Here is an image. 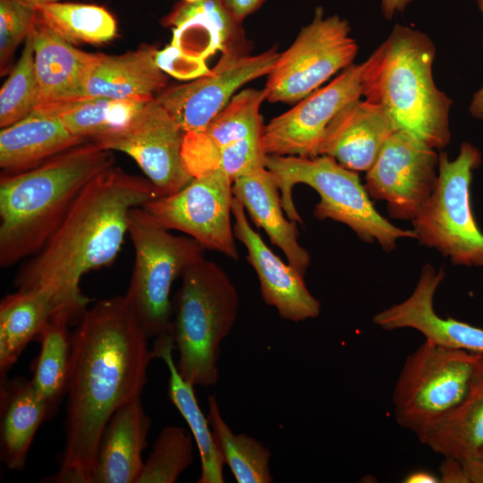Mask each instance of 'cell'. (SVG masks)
Returning <instances> with one entry per match:
<instances>
[{
  "label": "cell",
  "mask_w": 483,
  "mask_h": 483,
  "mask_svg": "<svg viewBox=\"0 0 483 483\" xmlns=\"http://www.w3.org/2000/svg\"><path fill=\"white\" fill-rule=\"evenodd\" d=\"M38 87L35 72L32 30L25 39L21 55L0 90V126L23 119L38 105Z\"/></svg>",
  "instance_id": "obj_36"
},
{
  "label": "cell",
  "mask_w": 483,
  "mask_h": 483,
  "mask_svg": "<svg viewBox=\"0 0 483 483\" xmlns=\"http://www.w3.org/2000/svg\"><path fill=\"white\" fill-rule=\"evenodd\" d=\"M128 234L135 259L124 298L148 338L171 334L174 282L205 248L188 235H174L143 207L131 210Z\"/></svg>",
  "instance_id": "obj_7"
},
{
  "label": "cell",
  "mask_w": 483,
  "mask_h": 483,
  "mask_svg": "<svg viewBox=\"0 0 483 483\" xmlns=\"http://www.w3.org/2000/svg\"><path fill=\"white\" fill-rule=\"evenodd\" d=\"M150 425L140 397L121 406L102 433L90 483H136Z\"/></svg>",
  "instance_id": "obj_19"
},
{
  "label": "cell",
  "mask_w": 483,
  "mask_h": 483,
  "mask_svg": "<svg viewBox=\"0 0 483 483\" xmlns=\"http://www.w3.org/2000/svg\"><path fill=\"white\" fill-rule=\"evenodd\" d=\"M158 197L147 179L110 167L90 180L58 228L14 278L17 289H42L78 324L90 299L80 287L84 275L110 267L126 234L131 210Z\"/></svg>",
  "instance_id": "obj_2"
},
{
  "label": "cell",
  "mask_w": 483,
  "mask_h": 483,
  "mask_svg": "<svg viewBox=\"0 0 483 483\" xmlns=\"http://www.w3.org/2000/svg\"><path fill=\"white\" fill-rule=\"evenodd\" d=\"M114 166L111 150L88 140L30 170L0 179V266L38 252L87 183Z\"/></svg>",
  "instance_id": "obj_3"
},
{
  "label": "cell",
  "mask_w": 483,
  "mask_h": 483,
  "mask_svg": "<svg viewBox=\"0 0 483 483\" xmlns=\"http://www.w3.org/2000/svg\"><path fill=\"white\" fill-rule=\"evenodd\" d=\"M436 47L429 37L396 24L362 63V96L382 106L397 130L406 131L435 149L451 140L452 99L433 79Z\"/></svg>",
  "instance_id": "obj_4"
},
{
  "label": "cell",
  "mask_w": 483,
  "mask_h": 483,
  "mask_svg": "<svg viewBox=\"0 0 483 483\" xmlns=\"http://www.w3.org/2000/svg\"><path fill=\"white\" fill-rule=\"evenodd\" d=\"M25 4L36 6L39 4H50V3H55L59 0H20Z\"/></svg>",
  "instance_id": "obj_45"
},
{
  "label": "cell",
  "mask_w": 483,
  "mask_h": 483,
  "mask_svg": "<svg viewBox=\"0 0 483 483\" xmlns=\"http://www.w3.org/2000/svg\"><path fill=\"white\" fill-rule=\"evenodd\" d=\"M420 443L444 457L460 461L476 458L483 451V354H479L467 394Z\"/></svg>",
  "instance_id": "obj_27"
},
{
  "label": "cell",
  "mask_w": 483,
  "mask_h": 483,
  "mask_svg": "<svg viewBox=\"0 0 483 483\" xmlns=\"http://www.w3.org/2000/svg\"><path fill=\"white\" fill-rule=\"evenodd\" d=\"M52 411L30 380L1 378V461L13 470H21L36 432Z\"/></svg>",
  "instance_id": "obj_24"
},
{
  "label": "cell",
  "mask_w": 483,
  "mask_h": 483,
  "mask_svg": "<svg viewBox=\"0 0 483 483\" xmlns=\"http://www.w3.org/2000/svg\"><path fill=\"white\" fill-rule=\"evenodd\" d=\"M151 99L93 97L50 105L72 135L93 141L126 127Z\"/></svg>",
  "instance_id": "obj_30"
},
{
  "label": "cell",
  "mask_w": 483,
  "mask_h": 483,
  "mask_svg": "<svg viewBox=\"0 0 483 483\" xmlns=\"http://www.w3.org/2000/svg\"><path fill=\"white\" fill-rule=\"evenodd\" d=\"M222 53L209 74L169 88L156 97L184 132L204 130L239 88L268 75L279 56L275 48L250 55L241 53L233 45Z\"/></svg>",
  "instance_id": "obj_15"
},
{
  "label": "cell",
  "mask_w": 483,
  "mask_h": 483,
  "mask_svg": "<svg viewBox=\"0 0 483 483\" xmlns=\"http://www.w3.org/2000/svg\"><path fill=\"white\" fill-rule=\"evenodd\" d=\"M481 161L480 151L469 142L453 160L441 152L436 187L411 220L416 239L454 265L483 266V233L470 199L473 171Z\"/></svg>",
  "instance_id": "obj_8"
},
{
  "label": "cell",
  "mask_w": 483,
  "mask_h": 483,
  "mask_svg": "<svg viewBox=\"0 0 483 483\" xmlns=\"http://www.w3.org/2000/svg\"><path fill=\"white\" fill-rule=\"evenodd\" d=\"M56 313L64 312L60 309L53 294L42 289H17L1 300V378L6 377L25 347L30 341L38 338L47 323Z\"/></svg>",
  "instance_id": "obj_26"
},
{
  "label": "cell",
  "mask_w": 483,
  "mask_h": 483,
  "mask_svg": "<svg viewBox=\"0 0 483 483\" xmlns=\"http://www.w3.org/2000/svg\"><path fill=\"white\" fill-rule=\"evenodd\" d=\"M85 141L67 130L53 106H39L23 119L2 128L0 167L3 174L21 173Z\"/></svg>",
  "instance_id": "obj_20"
},
{
  "label": "cell",
  "mask_w": 483,
  "mask_h": 483,
  "mask_svg": "<svg viewBox=\"0 0 483 483\" xmlns=\"http://www.w3.org/2000/svg\"><path fill=\"white\" fill-rule=\"evenodd\" d=\"M165 20L174 26L171 45L202 60L232 46L239 24L223 0L183 1Z\"/></svg>",
  "instance_id": "obj_25"
},
{
  "label": "cell",
  "mask_w": 483,
  "mask_h": 483,
  "mask_svg": "<svg viewBox=\"0 0 483 483\" xmlns=\"http://www.w3.org/2000/svg\"><path fill=\"white\" fill-rule=\"evenodd\" d=\"M184 1L192 3V2H197V1H200V0H184Z\"/></svg>",
  "instance_id": "obj_47"
},
{
  "label": "cell",
  "mask_w": 483,
  "mask_h": 483,
  "mask_svg": "<svg viewBox=\"0 0 483 483\" xmlns=\"http://www.w3.org/2000/svg\"><path fill=\"white\" fill-rule=\"evenodd\" d=\"M478 4L483 14V0H478ZM470 113L473 117L483 120V86L473 95Z\"/></svg>",
  "instance_id": "obj_43"
},
{
  "label": "cell",
  "mask_w": 483,
  "mask_h": 483,
  "mask_svg": "<svg viewBox=\"0 0 483 483\" xmlns=\"http://www.w3.org/2000/svg\"><path fill=\"white\" fill-rule=\"evenodd\" d=\"M156 63L164 72L180 80L200 78L211 72L206 60L188 55L173 45L157 50Z\"/></svg>",
  "instance_id": "obj_38"
},
{
  "label": "cell",
  "mask_w": 483,
  "mask_h": 483,
  "mask_svg": "<svg viewBox=\"0 0 483 483\" xmlns=\"http://www.w3.org/2000/svg\"><path fill=\"white\" fill-rule=\"evenodd\" d=\"M233 182L227 174L216 171L192 178L179 191L157 197L143 208L165 228L185 233L205 250L237 260L231 222Z\"/></svg>",
  "instance_id": "obj_11"
},
{
  "label": "cell",
  "mask_w": 483,
  "mask_h": 483,
  "mask_svg": "<svg viewBox=\"0 0 483 483\" xmlns=\"http://www.w3.org/2000/svg\"><path fill=\"white\" fill-rule=\"evenodd\" d=\"M358 45L348 21L324 17L321 7L312 21L279 56L265 86L267 100L293 103L315 91L342 69L352 64Z\"/></svg>",
  "instance_id": "obj_10"
},
{
  "label": "cell",
  "mask_w": 483,
  "mask_h": 483,
  "mask_svg": "<svg viewBox=\"0 0 483 483\" xmlns=\"http://www.w3.org/2000/svg\"><path fill=\"white\" fill-rule=\"evenodd\" d=\"M265 99V89L241 91L204 130L185 132L183 142L216 149L245 139L261 137L263 126L259 108Z\"/></svg>",
  "instance_id": "obj_31"
},
{
  "label": "cell",
  "mask_w": 483,
  "mask_h": 483,
  "mask_svg": "<svg viewBox=\"0 0 483 483\" xmlns=\"http://www.w3.org/2000/svg\"><path fill=\"white\" fill-rule=\"evenodd\" d=\"M32 35L38 87L37 106L80 99L96 54L74 47L45 24L38 15Z\"/></svg>",
  "instance_id": "obj_22"
},
{
  "label": "cell",
  "mask_w": 483,
  "mask_h": 483,
  "mask_svg": "<svg viewBox=\"0 0 483 483\" xmlns=\"http://www.w3.org/2000/svg\"><path fill=\"white\" fill-rule=\"evenodd\" d=\"M479 354L421 343L406 358L393 391L398 425L421 442L467 394Z\"/></svg>",
  "instance_id": "obj_9"
},
{
  "label": "cell",
  "mask_w": 483,
  "mask_h": 483,
  "mask_svg": "<svg viewBox=\"0 0 483 483\" xmlns=\"http://www.w3.org/2000/svg\"><path fill=\"white\" fill-rule=\"evenodd\" d=\"M184 135V131L155 97L126 127L93 142L102 148L130 156L153 184L158 197H162L179 191L192 179L182 158Z\"/></svg>",
  "instance_id": "obj_13"
},
{
  "label": "cell",
  "mask_w": 483,
  "mask_h": 483,
  "mask_svg": "<svg viewBox=\"0 0 483 483\" xmlns=\"http://www.w3.org/2000/svg\"><path fill=\"white\" fill-rule=\"evenodd\" d=\"M38 18L35 6L20 0H0V63L5 74L18 45L29 36Z\"/></svg>",
  "instance_id": "obj_37"
},
{
  "label": "cell",
  "mask_w": 483,
  "mask_h": 483,
  "mask_svg": "<svg viewBox=\"0 0 483 483\" xmlns=\"http://www.w3.org/2000/svg\"><path fill=\"white\" fill-rule=\"evenodd\" d=\"M174 348L171 334L155 339L152 354L165 363L168 372L167 394L187 422L197 444L201 472L198 483H223L225 462L215 443L208 416L203 414L194 392V386L186 381L179 373L173 358Z\"/></svg>",
  "instance_id": "obj_28"
},
{
  "label": "cell",
  "mask_w": 483,
  "mask_h": 483,
  "mask_svg": "<svg viewBox=\"0 0 483 483\" xmlns=\"http://www.w3.org/2000/svg\"><path fill=\"white\" fill-rule=\"evenodd\" d=\"M124 296L97 301L72 332L65 442L47 481L90 483L102 433L114 413L140 397L152 350Z\"/></svg>",
  "instance_id": "obj_1"
},
{
  "label": "cell",
  "mask_w": 483,
  "mask_h": 483,
  "mask_svg": "<svg viewBox=\"0 0 483 483\" xmlns=\"http://www.w3.org/2000/svg\"><path fill=\"white\" fill-rule=\"evenodd\" d=\"M476 458L483 459V451H481Z\"/></svg>",
  "instance_id": "obj_46"
},
{
  "label": "cell",
  "mask_w": 483,
  "mask_h": 483,
  "mask_svg": "<svg viewBox=\"0 0 483 483\" xmlns=\"http://www.w3.org/2000/svg\"><path fill=\"white\" fill-rule=\"evenodd\" d=\"M265 165L277 182L283 208L290 220L303 223L292 200L294 185L303 183L320 197L313 210L318 220L344 224L362 242H377L386 251L394 250L400 238L416 239L413 230L398 228L376 210L357 172L329 156L266 155Z\"/></svg>",
  "instance_id": "obj_6"
},
{
  "label": "cell",
  "mask_w": 483,
  "mask_h": 483,
  "mask_svg": "<svg viewBox=\"0 0 483 483\" xmlns=\"http://www.w3.org/2000/svg\"><path fill=\"white\" fill-rule=\"evenodd\" d=\"M181 280L172 300L176 366L194 386H213L219 377L221 343L238 316L239 294L222 267L205 256L191 265Z\"/></svg>",
  "instance_id": "obj_5"
},
{
  "label": "cell",
  "mask_w": 483,
  "mask_h": 483,
  "mask_svg": "<svg viewBox=\"0 0 483 483\" xmlns=\"http://www.w3.org/2000/svg\"><path fill=\"white\" fill-rule=\"evenodd\" d=\"M468 483H483V459L472 458L461 461Z\"/></svg>",
  "instance_id": "obj_41"
},
{
  "label": "cell",
  "mask_w": 483,
  "mask_h": 483,
  "mask_svg": "<svg viewBox=\"0 0 483 483\" xmlns=\"http://www.w3.org/2000/svg\"><path fill=\"white\" fill-rule=\"evenodd\" d=\"M402 482L405 483H437L440 482L439 477L426 470L412 471L408 474Z\"/></svg>",
  "instance_id": "obj_44"
},
{
  "label": "cell",
  "mask_w": 483,
  "mask_h": 483,
  "mask_svg": "<svg viewBox=\"0 0 483 483\" xmlns=\"http://www.w3.org/2000/svg\"><path fill=\"white\" fill-rule=\"evenodd\" d=\"M261 137L245 139L220 148H203L182 143V158L186 172L199 177L220 171L233 181L265 165Z\"/></svg>",
  "instance_id": "obj_34"
},
{
  "label": "cell",
  "mask_w": 483,
  "mask_h": 483,
  "mask_svg": "<svg viewBox=\"0 0 483 483\" xmlns=\"http://www.w3.org/2000/svg\"><path fill=\"white\" fill-rule=\"evenodd\" d=\"M233 193L252 222L284 252L287 262L305 276L310 255L299 242L297 222L284 216L281 192L273 174L264 165L240 176L233 182Z\"/></svg>",
  "instance_id": "obj_21"
},
{
  "label": "cell",
  "mask_w": 483,
  "mask_h": 483,
  "mask_svg": "<svg viewBox=\"0 0 483 483\" xmlns=\"http://www.w3.org/2000/svg\"><path fill=\"white\" fill-rule=\"evenodd\" d=\"M363 64H352L324 88L316 89L292 108L263 127L266 155L315 157L326 129L350 104L362 96Z\"/></svg>",
  "instance_id": "obj_14"
},
{
  "label": "cell",
  "mask_w": 483,
  "mask_h": 483,
  "mask_svg": "<svg viewBox=\"0 0 483 483\" xmlns=\"http://www.w3.org/2000/svg\"><path fill=\"white\" fill-rule=\"evenodd\" d=\"M438 162L435 148L397 130L366 172L364 187L374 199L386 201L392 218L411 221L436 187Z\"/></svg>",
  "instance_id": "obj_12"
},
{
  "label": "cell",
  "mask_w": 483,
  "mask_h": 483,
  "mask_svg": "<svg viewBox=\"0 0 483 483\" xmlns=\"http://www.w3.org/2000/svg\"><path fill=\"white\" fill-rule=\"evenodd\" d=\"M233 234L247 250L246 259L255 270L264 301L279 316L292 322L315 318L321 304L308 289L304 275L284 263L250 225L242 203L233 197Z\"/></svg>",
  "instance_id": "obj_16"
},
{
  "label": "cell",
  "mask_w": 483,
  "mask_h": 483,
  "mask_svg": "<svg viewBox=\"0 0 483 483\" xmlns=\"http://www.w3.org/2000/svg\"><path fill=\"white\" fill-rule=\"evenodd\" d=\"M35 7L39 19L72 45L103 44L116 36V21L102 6L55 2Z\"/></svg>",
  "instance_id": "obj_33"
},
{
  "label": "cell",
  "mask_w": 483,
  "mask_h": 483,
  "mask_svg": "<svg viewBox=\"0 0 483 483\" xmlns=\"http://www.w3.org/2000/svg\"><path fill=\"white\" fill-rule=\"evenodd\" d=\"M413 0H381V8L384 16L390 20L396 13L405 10Z\"/></svg>",
  "instance_id": "obj_42"
},
{
  "label": "cell",
  "mask_w": 483,
  "mask_h": 483,
  "mask_svg": "<svg viewBox=\"0 0 483 483\" xmlns=\"http://www.w3.org/2000/svg\"><path fill=\"white\" fill-rule=\"evenodd\" d=\"M397 131L386 110L367 100L346 106L330 123L318 148L354 172H367Z\"/></svg>",
  "instance_id": "obj_18"
},
{
  "label": "cell",
  "mask_w": 483,
  "mask_h": 483,
  "mask_svg": "<svg viewBox=\"0 0 483 483\" xmlns=\"http://www.w3.org/2000/svg\"><path fill=\"white\" fill-rule=\"evenodd\" d=\"M194 437L178 426L161 429L136 483H174L194 458Z\"/></svg>",
  "instance_id": "obj_35"
},
{
  "label": "cell",
  "mask_w": 483,
  "mask_h": 483,
  "mask_svg": "<svg viewBox=\"0 0 483 483\" xmlns=\"http://www.w3.org/2000/svg\"><path fill=\"white\" fill-rule=\"evenodd\" d=\"M440 467V482L443 483H468L463 465L460 460L444 457Z\"/></svg>",
  "instance_id": "obj_39"
},
{
  "label": "cell",
  "mask_w": 483,
  "mask_h": 483,
  "mask_svg": "<svg viewBox=\"0 0 483 483\" xmlns=\"http://www.w3.org/2000/svg\"><path fill=\"white\" fill-rule=\"evenodd\" d=\"M157 50L144 46L120 55L96 54L81 97L151 99L166 86L167 77L156 63Z\"/></svg>",
  "instance_id": "obj_23"
},
{
  "label": "cell",
  "mask_w": 483,
  "mask_h": 483,
  "mask_svg": "<svg viewBox=\"0 0 483 483\" xmlns=\"http://www.w3.org/2000/svg\"><path fill=\"white\" fill-rule=\"evenodd\" d=\"M72 325L66 314L56 313L37 338L40 350L30 381L52 413L66 394L72 359V332L69 330Z\"/></svg>",
  "instance_id": "obj_29"
},
{
  "label": "cell",
  "mask_w": 483,
  "mask_h": 483,
  "mask_svg": "<svg viewBox=\"0 0 483 483\" xmlns=\"http://www.w3.org/2000/svg\"><path fill=\"white\" fill-rule=\"evenodd\" d=\"M444 278V268L436 271L425 264L411 294L377 313L372 322L387 331L412 328L436 345L483 354V328L451 317L443 318L435 311L434 297Z\"/></svg>",
  "instance_id": "obj_17"
},
{
  "label": "cell",
  "mask_w": 483,
  "mask_h": 483,
  "mask_svg": "<svg viewBox=\"0 0 483 483\" xmlns=\"http://www.w3.org/2000/svg\"><path fill=\"white\" fill-rule=\"evenodd\" d=\"M266 0H223L227 10L239 23L257 11Z\"/></svg>",
  "instance_id": "obj_40"
},
{
  "label": "cell",
  "mask_w": 483,
  "mask_h": 483,
  "mask_svg": "<svg viewBox=\"0 0 483 483\" xmlns=\"http://www.w3.org/2000/svg\"><path fill=\"white\" fill-rule=\"evenodd\" d=\"M208 419L215 443L238 483H271L270 451L256 438L235 434L222 417L215 395L208 398Z\"/></svg>",
  "instance_id": "obj_32"
}]
</instances>
